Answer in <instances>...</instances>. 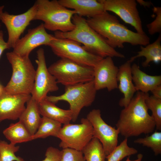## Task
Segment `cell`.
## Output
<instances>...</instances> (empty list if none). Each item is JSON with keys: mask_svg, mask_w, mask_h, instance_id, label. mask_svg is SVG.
Listing matches in <instances>:
<instances>
[{"mask_svg": "<svg viewBox=\"0 0 161 161\" xmlns=\"http://www.w3.org/2000/svg\"><path fill=\"white\" fill-rule=\"evenodd\" d=\"M93 81L97 91L106 89L109 92L118 88V68L112 58H103L93 67Z\"/></svg>", "mask_w": 161, "mask_h": 161, "instance_id": "9a60e30c", "label": "cell"}, {"mask_svg": "<svg viewBox=\"0 0 161 161\" xmlns=\"http://www.w3.org/2000/svg\"><path fill=\"white\" fill-rule=\"evenodd\" d=\"M93 129V137L97 138L102 145L106 156L117 145L118 130L108 125L101 117L100 110L95 109L90 111L86 118Z\"/></svg>", "mask_w": 161, "mask_h": 161, "instance_id": "7c38bea8", "label": "cell"}, {"mask_svg": "<svg viewBox=\"0 0 161 161\" xmlns=\"http://www.w3.org/2000/svg\"><path fill=\"white\" fill-rule=\"evenodd\" d=\"M127 138L125 139L113 150L106 156L107 161H120L124 158L135 154L138 152L137 149L129 147Z\"/></svg>", "mask_w": 161, "mask_h": 161, "instance_id": "484cf974", "label": "cell"}, {"mask_svg": "<svg viewBox=\"0 0 161 161\" xmlns=\"http://www.w3.org/2000/svg\"><path fill=\"white\" fill-rule=\"evenodd\" d=\"M62 154V150L52 147H49L46 151L45 158L42 161H60Z\"/></svg>", "mask_w": 161, "mask_h": 161, "instance_id": "1f68e13d", "label": "cell"}, {"mask_svg": "<svg viewBox=\"0 0 161 161\" xmlns=\"http://www.w3.org/2000/svg\"></svg>", "mask_w": 161, "mask_h": 161, "instance_id": "f35d334b", "label": "cell"}, {"mask_svg": "<svg viewBox=\"0 0 161 161\" xmlns=\"http://www.w3.org/2000/svg\"><path fill=\"white\" fill-rule=\"evenodd\" d=\"M141 6L145 7H149L152 4L150 1H145L142 0H137L136 1Z\"/></svg>", "mask_w": 161, "mask_h": 161, "instance_id": "e575fe53", "label": "cell"}, {"mask_svg": "<svg viewBox=\"0 0 161 161\" xmlns=\"http://www.w3.org/2000/svg\"><path fill=\"white\" fill-rule=\"evenodd\" d=\"M6 55L11 65L12 73L4 87L5 92L12 95H31L36 70L29 57L21 56L13 51L7 52Z\"/></svg>", "mask_w": 161, "mask_h": 161, "instance_id": "5b68a950", "label": "cell"}, {"mask_svg": "<svg viewBox=\"0 0 161 161\" xmlns=\"http://www.w3.org/2000/svg\"><path fill=\"white\" fill-rule=\"evenodd\" d=\"M135 143L151 148L156 156L161 154V132L156 131L149 136L134 140Z\"/></svg>", "mask_w": 161, "mask_h": 161, "instance_id": "4316f807", "label": "cell"}, {"mask_svg": "<svg viewBox=\"0 0 161 161\" xmlns=\"http://www.w3.org/2000/svg\"><path fill=\"white\" fill-rule=\"evenodd\" d=\"M31 95H12L6 92L0 96V123L5 120L19 119Z\"/></svg>", "mask_w": 161, "mask_h": 161, "instance_id": "2e32d148", "label": "cell"}, {"mask_svg": "<svg viewBox=\"0 0 161 161\" xmlns=\"http://www.w3.org/2000/svg\"><path fill=\"white\" fill-rule=\"evenodd\" d=\"M48 46L54 54L61 58L93 67L103 58L88 52L80 43L69 39L55 37Z\"/></svg>", "mask_w": 161, "mask_h": 161, "instance_id": "ba28073f", "label": "cell"}, {"mask_svg": "<svg viewBox=\"0 0 161 161\" xmlns=\"http://www.w3.org/2000/svg\"><path fill=\"white\" fill-rule=\"evenodd\" d=\"M58 83L65 86L84 83L93 79V67L68 59L61 58L48 68Z\"/></svg>", "mask_w": 161, "mask_h": 161, "instance_id": "52a82bcc", "label": "cell"}, {"mask_svg": "<svg viewBox=\"0 0 161 161\" xmlns=\"http://www.w3.org/2000/svg\"><path fill=\"white\" fill-rule=\"evenodd\" d=\"M146 106L151 112V116L156 124L157 130H161V99L157 98L152 95H147L145 100Z\"/></svg>", "mask_w": 161, "mask_h": 161, "instance_id": "83f0119b", "label": "cell"}, {"mask_svg": "<svg viewBox=\"0 0 161 161\" xmlns=\"http://www.w3.org/2000/svg\"><path fill=\"white\" fill-rule=\"evenodd\" d=\"M153 12L156 13L155 19L146 25L149 33L153 35L161 31V7H154Z\"/></svg>", "mask_w": 161, "mask_h": 161, "instance_id": "4dcf8cb0", "label": "cell"}, {"mask_svg": "<svg viewBox=\"0 0 161 161\" xmlns=\"http://www.w3.org/2000/svg\"><path fill=\"white\" fill-rule=\"evenodd\" d=\"M161 35L160 34L157 39L153 43L144 46H141L140 50L137 54L131 57L128 61L131 63L137 58L144 57L145 60L142 63L143 67H147L149 63L153 62L156 63L161 61Z\"/></svg>", "mask_w": 161, "mask_h": 161, "instance_id": "7402d4cb", "label": "cell"}, {"mask_svg": "<svg viewBox=\"0 0 161 161\" xmlns=\"http://www.w3.org/2000/svg\"><path fill=\"white\" fill-rule=\"evenodd\" d=\"M36 53L37 59L35 62L37 67L31 95L38 103L46 98L49 92L57 91L59 87L56 78L47 67L44 49L39 48Z\"/></svg>", "mask_w": 161, "mask_h": 161, "instance_id": "30bf717a", "label": "cell"}, {"mask_svg": "<svg viewBox=\"0 0 161 161\" xmlns=\"http://www.w3.org/2000/svg\"><path fill=\"white\" fill-rule=\"evenodd\" d=\"M35 3L37 9L34 20L43 21L46 29L66 32L74 28L72 18L77 14L74 10L64 7L57 0H37Z\"/></svg>", "mask_w": 161, "mask_h": 161, "instance_id": "277c9868", "label": "cell"}, {"mask_svg": "<svg viewBox=\"0 0 161 161\" xmlns=\"http://www.w3.org/2000/svg\"><path fill=\"white\" fill-rule=\"evenodd\" d=\"M59 3L66 8L73 9L79 16L94 17L105 11L102 4L96 0H59Z\"/></svg>", "mask_w": 161, "mask_h": 161, "instance_id": "ac0fdd59", "label": "cell"}, {"mask_svg": "<svg viewBox=\"0 0 161 161\" xmlns=\"http://www.w3.org/2000/svg\"><path fill=\"white\" fill-rule=\"evenodd\" d=\"M19 146L3 140H0V161H25L22 158L16 156Z\"/></svg>", "mask_w": 161, "mask_h": 161, "instance_id": "f1b7e54d", "label": "cell"}, {"mask_svg": "<svg viewBox=\"0 0 161 161\" xmlns=\"http://www.w3.org/2000/svg\"><path fill=\"white\" fill-rule=\"evenodd\" d=\"M148 93L137 91L129 104L121 111L116 126L125 138L153 132L155 122L148 113L145 102Z\"/></svg>", "mask_w": 161, "mask_h": 161, "instance_id": "7a4b0ae2", "label": "cell"}, {"mask_svg": "<svg viewBox=\"0 0 161 161\" xmlns=\"http://www.w3.org/2000/svg\"><path fill=\"white\" fill-rule=\"evenodd\" d=\"M60 161H86L81 151L70 148L63 149Z\"/></svg>", "mask_w": 161, "mask_h": 161, "instance_id": "f546056e", "label": "cell"}, {"mask_svg": "<svg viewBox=\"0 0 161 161\" xmlns=\"http://www.w3.org/2000/svg\"><path fill=\"white\" fill-rule=\"evenodd\" d=\"M86 161H106V156L99 140L93 137L81 151Z\"/></svg>", "mask_w": 161, "mask_h": 161, "instance_id": "d4e9b609", "label": "cell"}, {"mask_svg": "<svg viewBox=\"0 0 161 161\" xmlns=\"http://www.w3.org/2000/svg\"><path fill=\"white\" fill-rule=\"evenodd\" d=\"M72 21L75 25L73 30L66 32L55 31L54 35L57 38L69 39L82 44L86 51L103 58H125L123 54L110 46L83 17L75 14L72 18Z\"/></svg>", "mask_w": 161, "mask_h": 161, "instance_id": "3957f363", "label": "cell"}, {"mask_svg": "<svg viewBox=\"0 0 161 161\" xmlns=\"http://www.w3.org/2000/svg\"><path fill=\"white\" fill-rule=\"evenodd\" d=\"M3 31L0 30V58L3 52L6 49H9L7 43L4 39Z\"/></svg>", "mask_w": 161, "mask_h": 161, "instance_id": "d6a6232c", "label": "cell"}, {"mask_svg": "<svg viewBox=\"0 0 161 161\" xmlns=\"http://www.w3.org/2000/svg\"><path fill=\"white\" fill-rule=\"evenodd\" d=\"M104 10L112 12L126 23L133 26L137 32L145 34L135 0H99Z\"/></svg>", "mask_w": 161, "mask_h": 161, "instance_id": "4fadbf2b", "label": "cell"}, {"mask_svg": "<svg viewBox=\"0 0 161 161\" xmlns=\"http://www.w3.org/2000/svg\"><path fill=\"white\" fill-rule=\"evenodd\" d=\"M143 155L141 154H139L137 156V159L134 160H131L130 159V157H128L125 161H142L143 158Z\"/></svg>", "mask_w": 161, "mask_h": 161, "instance_id": "d590c367", "label": "cell"}, {"mask_svg": "<svg viewBox=\"0 0 161 161\" xmlns=\"http://www.w3.org/2000/svg\"><path fill=\"white\" fill-rule=\"evenodd\" d=\"M97 91L93 80L65 86L63 94L59 96H47L45 99L55 104L60 101L68 102L72 113V121L75 122L82 109L90 106L93 103Z\"/></svg>", "mask_w": 161, "mask_h": 161, "instance_id": "8992f818", "label": "cell"}, {"mask_svg": "<svg viewBox=\"0 0 161 161\" xmlns=\"http://www.w3.org/2000/svg\"><path fill=\"white\" fill-rule=\"evenodd\" d=\"M151 92L154 97L161 99V85L156 86Z\"/></svg>", "mask_w": 161, "mask_h": 161, "instance_id": "836d02e7", "label": "cell"}, {"mask_svg": "<svg viewBox=\"0 0 161 161\" xmlns=\"http://www.w3.org/2000/svg\"><path fill=\"white\" fill-rule=\"evenodd\" d=\"M3 134L11 143H18L32 140L31 135L24 125L20 121L11 123L4 130Z\"/></svg>", "mask_w": 161, "mask_h": 161, "instance_id": "603a6c76", "label": "cell"}, {"mask_svg": "<svg viewBox=\"0 0 161 161\" xmlns=\"http://www.w3.org/2000/svg\"><path fill=\"white\" fill-rule=\"evenodd\" d=\"M131 66V63L127 61L118 68V88L123 95L119 102L122 107H124L129 104L137 92L133 81Z\"/></svg>", "mask_w": 161, "mask_h": 161, "instance_id": "e0dca14e", "label": "cell"}, {"mask_svg": "<svg viewBox=\"0 0 161 161\" xmlns=\"http://www.w3.org/2000/svg\"><path fill=\"white\" fill-rule=\"evenodd\" d=\"M38 107L41 115L58 121L62 124L69 123L72 119V113L69 109H61L55 104L44 99L38 103Z\"/></svg>", "mask_w": 161, "mask_h": 161, "instance_id": "44dd1931", "label": "cell"}, {"mask_svg": "<svg viewBox=\"0 0 161 161\" xmlns=\"http://www.w3.org/2000/svg\"><path fill=\"white\" fill-rule=\"evenodd\" d=\"M61 127V123L47 117H42L36 132L32 136V140L45 138L50 136L57 137Z\"/></svg>", "mask_w": 161, "mask_h": 161, "instance_id": "cb8c5ba5", "label": "cell"}, {"mask_svg": "<svg viewBox=\"0 0 161 161\" xmlns=\"http://www.w3.org/2000/svg\"><path fill=\"white\" fill-rule=\"evenodd\" d=\"M93 137V129L86 118H82L80 123L64 124L57 137L61 140L59 146L81 151Z\"/></svg>", "mask_w": 161, "mask_h": 161, "instance_id": "9c48e42d", "label": "cell"}, {"mask_svg": "<svg viewBox=\"0 0 161 161\" xmlns=\"http://www.w3.org/2000/svg\"><path fill=\"white\" fill-rule=\"evenodd\" d=\"M89 25L101 35L111 47L123 48L124 44L145 46L150 44L146 34L132 31L121 24L115 16L105 11L86 19Z\"/></svg>", "mask_w": 161, "mask_h": 161, "instance_id": "6da1fadb", "label": "cell"}, {"mask_svg": "<svg viewBox=\"0 0 161 161\" xmlns=\"http://www.w3.org/2000/svg\"><path fill=\"white\" fill-rule=\"evenodd\" d=\"M4 5H1L0 6V13L3 11V10L4 8Z\"/></svg>", "mask_w": 161, "mask_h": 161, "instance_id": "74e56055", "label": "cell"}, {"mask_svg": "<svg viewBox=\"0 0 161 161\" xmlns=\"http://www.w3.org/2000/svg\"><path fill=\"white\" fill-rule=\"evenodd\" d=\"M55 37L48 33L43 23L32 29L17 41L13 48V52L23 57H29L31 52L42 45L48 46Z\"/></svg>", "mask_w": 161, "mask_h": 161, "instance_id": "5bb4252c", "label": "cell"}, {"mask_svg": "<svg viewBox=\"0 0 161 161\" xmlns=\"http://www.w3.org/2000/svg\"><path fill=\"white\" fill-rule=\"evenodd\" d=\"M26 103V107L18 119L32 136L36 132L42 117L38 103L32 97Z\"/></svg>", "mask_w": 161, "mask_h": 161, "instance_id": "ffe728a7", "label": "cell"}, {"mask_svg": "<svg viewBox=\"0 0 161 161\" xmlns=\"http://www.w3.org/2000/svg\"><path fill=\"white\" fill-rule=\"evenodd\" d=\"M132 80L137 92L147 93L156 86L161 85V76L151 75L141 70L134 63L131 66Z\"/></svg>", "mask_w": 161, "mask_h": 161, "instance_id": "d6986e66", "label": "cell"}, {"mask_svg": "<svg viewBox=\"0 0 161 161\" xmlns=\"http://www.w3.org/2000/svg\"><path fill=\"white\" fill-rule=\"evenodd\" d=\"M37 9L35 3L26 12L20 14H11L3 11L0 13V20L5 25L7 31L8 38L7 42L9 49L14 48L31 21L34 20Z\"/></svg>", "mask_w": 161, "mask_h": 161, "instance_id": "8fae6325", "label": "cell"}, {"mask_svg": "<svg viewBox=\"0 0 161 161\" xmlns=\"http://www.w3.org/2000/svg\"><path fill=\"white\" fill-rule=\"evenodd\" d=\"M5 92L4 86L0 83V96Z\"/></svg>", "mask_w": 161, "mask_h": 161, "instance_id": "8d00e7d4", "label": "cell"}]
</instances>
